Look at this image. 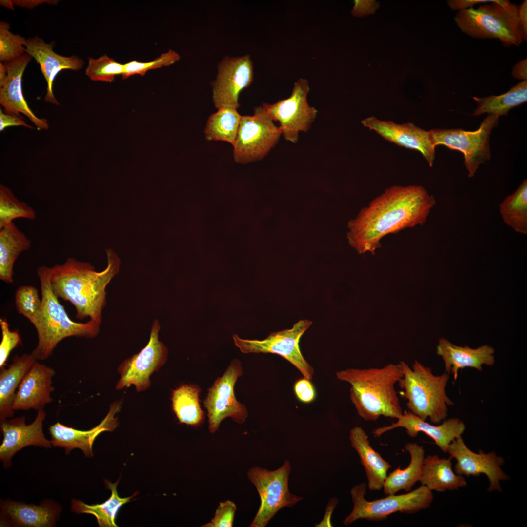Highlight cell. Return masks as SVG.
<instances>
[{"mask_svg":"<svg viewBox=\"0 0 527 527\" xmlns=\"http://www.w3.org/2000/svg\"><path fill=\"white\" fill-rule=\"evenodd\" d=\"M447 453L450 458L457 461L454 467L456 474L467 477L486 475L489 482V492H502L500 481L510 479L501 468L505 463L503 457L494 451L488 453L481 449L478 453L472 451L466 445L462 436L451 443Z\"/></svg>","mask_w":527,"mask_h":527,"instance_id":"cell-15","label":"cell"},{"mask_svg":"<svg viewBox=\"0 0 527 527\" xmlns=\"http://www.w3.org/2000/svg\"><path fill=\"white\" fill-rule=\"evenodd\" d=\"M309 91L308 81L300 79L295 83L288 98L261 106L273 121L279 122L284 138L293 143L298 141L299 132L309 130L317 116V110L310 106L307 101Z\"/></svg>","mask_w":527,"mask_h":527,"instance_id":"cell-12","label":"cell"},{"mask_svg":"<svg viewBox=\"0 0 527 527\" xmlns=\"http://www.w3.org/2000/svg\"><path fill=\"white\" fill-rule=\"evenodd\" d=\"M400 363L403 376L398 384L409 411L423 420L429 418L433 424L440 423L447 416L448 406L454 405L446 393L449 374L435 375L416 360L412 368L405 362Z\"/></svg>","mask_w":527,"mask_h":527,"instance_id":"cell-5","label":"cell"},{"mask_svg":"<svg viewBox=\"0 0 527 527\" xmlns=\"http://www.w3.org/2000/svg\"><path fill=\"white\" fill-rule=\"evenodd\" d=\"M54 370L37 361L21 380L15 394L13 408L14 410L37 411L43 409L53 401L51 393Z\"/></svg>","mask_w":527,"mask_h":527,"instance_id":"cell-22","label":"cell"},{"mask_svg":"<svg viewBox=\"0 0 527 527\" xmlns=\"http://www.w3.org/2000/svg\"><path fill=\"white\" fill-rule=\"evenodd\" d=\"M454 20L463 32L472 38L497 39L505 46H518L522 43L518 6L509 0L458 11Z\"/></svg>","mask_w":527,"mask_h":527,"instance_id":"cell-6","label":"cell"},{"mask_svg":"<svg viewBox=\"0 0 527 527\" xmlns=\"http://www.w3.org/2000/svg\"><path fill=\"white\" fill-rule=\"evenodd\" d=\"M16 307L18 313L30 321L39 311L41 299L38 289L31 285H21L15 293Z\"/></svg>","mask_w":527,"mask_h":527,"instance_id":"cell-40","label":"cell"},{"mask_svg":"<svg viewBox=\"0 0 527 527\" xmlns=\"http://www.w3.org/2000/svg\"><path fill=\"white\" fill-rule=\"evenodd\" d=\"M12 126H22L33 128L32 126L27 124L20 116L4 113L0 108V131H2L6 128Z\"/></svg>","mask_w":527,"mask_h":527,"instance_id":"cell-44","label":"cell"},{"mask_svg":"<svg viewBox=\"0 0 527 527\" xmlns=\"http://www.w3.org/2000/svg\"><path fill=\"white\" fill-rule=\"evenodd\" d=\"M518 23L523 40L527 41V0L518 6Z\"/></svg>","mask_w":527,"mask_h":527,"instance_id":"cell-47","label":"cell"},{"mask_svg":"<svg viewBox=\"0 0 527 527\" xmlns=\"http://www.w3.org/2000/svg\"><path fill=\"white\" fill-rule=\"evenodd\" d=\"M338 503V500L336 498H332L329 500L323 519L319 524L316 525V527H332L331 517L333 511Z\"/></svg>","mask_w":527,"mask_h":527,"instance_id":"cell-49","label":"cell"},{"mask_svg":"<svg viewBox=\"0 0 527 527\" xmlns=\"http://www.w3.org/2000/svg\"><path fill=\"white\" fill-rule=\"evenodd\" d=\"M199 387L195 385H182L172 393V407L179 422L193 426L201 424L204 413L200 404Z\"/></svg>","mask_w":527,"mask_h":527,"instance_id":"cell-32","label":"cell"},{"mask_svg":"<svg viewBox=\"0 0 527 527\" xmlns=\"http://www.w3.org/2000/svg\"><path fill=\"white\" fill-rule=\"evenodd\" d=\"M45 416V412L41 409L38 411L34 421L28 425L24 417L0 421L3 438L0 446V460L5 468L11 466L13 456L24 447L29 446L51 447V440L46 438L43 432Z\"/></svg>","mask_w":527,"mask_h":527,"instance_id":"cell-17","label":"cell"},{"mask_svg":"<svg viewBox=\"0 0 527 527\" xmlns=\"http://www.w3.org/2000/svg\"><path fill=\"white\" fill-rule=\"evenodd\" d=\"M10 28L9 23L3 21L0 22V62L13 61L26 53V39L19 34L11 32Z\"/></svg>","mask_w":527,"mask_h":527,"instance_id":"cell-38","label":"cell"},{"mask_svg":"<svg viewBox=\"0 0 527 527\" xmlns=\"http://www.w3.org/2000/svg\"><path fill=\"white\" fill-rule=\"evenodd\" d=\"M499 210L503 221L516 232L527 234V180L500 203Z\"/></svg>","mask_w":527,"mask_h":527,"instance_id":"cell-35","label":"cell"},{"mask_svg":"<svg viewBox=\"0 0 527 527\" xmlns=\"http://www.w3.org/2000/svg\"><path fill=\"white\" fill-rule=\"evenodd\" d=\"M237 509L235 504L230 500L220 503L214 516L202 527H232Z\"/></svg>","mask_w":527,"mask_h":527,"instance_id":"cell-42","label":"cell"},{"mask_svg":"<svg viewBox=\"0 0 527 527\" xmlns=\"http://www.w3.org/2000/svg\"><path fill=\"white\" fill-rule=\"evenodd\" d=\"M498 117L488 115L475 131L462 129H434L429 130L435 147L439 145L461 152L464 157V163L468 171V177L474 176L481 164L489 160L490 136L498 124Z\"/></svg>","mask_w":527,"mask_h":527,"instance_id":"cell-9","label":"cell"},{"mask_svg":"<svg viewBox=\"0 0 527 527\" xmlns=\"http://www.w3.org/2000/svg\"><path fill=\"white\" fill-rule=\"evenodd\" d=\"M31 57L26 53L13 61L4 63L7 78L0 87V103L4 108L5 113L19 116L20 113H22L39 130H47L49 127L47 121L34 114L28 106L22 92V76Z\"/></svg>","mask_w":527,"mask_h":527,"instance_id":"cell-21","label":"cell"},{"mask_svg":"<svg viewBox=\"0 0 527 527\" xmlns=\"http://www.w3.org/2000/svg\"><path fill=\"white\" fill-rule=\"evenodd\" d=\"M355 5L351 12L353 15L362 16L372 13L376 8V2L373 0H355Z\"/></svg>","mask_w":527,"mask_h":527,"instance_id":"cell-46","label":"cell"},{"mask_svg":"<svg viewBox=\"0 0 527 527\" xmlns=\"http://www.w3.org/2000/svg\"><path fill=\"white\" fill-rule=\"evenodd\" d=\"M405 448L410 454V463L405 468L401 469L399 466L387 475L383 487L386 495L396 494L402 490L409 492L421 479L425 458L423 447L416 443H408Z\"/></svg>","mask_w":527,"mask_h":527,"instance_id":"cell-30","label":"cell"},{"mask_svg":"<svg viewBox=\"0 0 527 527\" xmlns=\"http://www.w3.org/2000/svg\"><path fill=\"white\" fill-rule=\"evenodd\" d=\"M435 203L421 186L390 187L349 222V243L360 254H374L384 236L423 224Z\"/></svg>","mask_w":527,"mask_h":527,"instance_id":"cell-1","label":"cell"},{"mask_svg":"<svg viewBox=\"0 0 527 527\" xmlns=\"http://www.w3.org/2000/svg\"><path fill=\"white\" fill-rule=\"evenodd\" d=\"M451 458H440L436 454L425 457L419 482L432 491L443 492L457 490L467 486L463 476L452 469Z\"/></svg>","mask_w":527,"mask_h":527,"instance_id":"cell-27","label":"cell"},{"mask_svg":"<svg viewBox=\"0 0 527 527\" xmlns=\"http://www.w3.org/2000/svg\"><path fill=\"white\" fill-rule=\"evenodd\" d=\"M282 134L261 106L255 108L252 116H242L233 145L235 161L246 163L262 159L277 144Z\"/></svg>","mask_w":527,"mask_h":527,"instance_id":"cell-11","label":"cell"},{"mask_svg":"<svg viewBox=\"0 0 527 527\" xmlns=\"http://www.w3.org/2000/svg\"><path fill=\"white\" fill-rule=\"evenodd\" d=\"M14 4L30 9L43 3L50 5H56L60 0H13Z\"/></svg>","mask_w":527,"mask_h":527,"instance_id":"cell-48","label":"cell"},{"mask_svg":"<svg viewBox=\"0 0 527 527\" xmlns=\"http://www.w3.org/2000/svg\"><path fill=\"white\" fill-rule=\"evenodd\" d=\"M477 103L473 116L488 113L499 117L507 115L512 108L527 101V80L523 81L502 95L473 97Z\"/></svg>","mask_w":527,"mask_h":527,"instance_id":"cell-33","label":"cell"},{"mask_svg":"<svg viewBox=\"0 0 527 527\" xmlns=\"http://www.w3.org/2000/svg\"><path fill=\"white\" fill-rule=\"evenodd\" d=\"M7 78V71L4 64L0 63V87L2 86Z\"/></svg>","mask_w":527,"mask_h":527,"instance_id":"cell-51","label":"cell"},{"mask_svg":"<svg viewBox=\"0 0 527 527\" xmlns=\"http://www.w3.org/2000/svg\"><path fill=\"white\" fill-rule=\"evenodd\" d=\"M107 264L97 272L89 263L68 257L61 264L51 267L53 291L59 298L75 307L76 317L90 320L101 325L102 312L106 305V287L119 272L121 261L111 249H106Z\"/></svg>","mask_w":527,"mask_h":527,"instance_id":"cell-2","label":"cell"},{"mask_svg":"<svg viewBox=\"0 0 527 527\" xmlns=\"http://www.w3.org/2000/svg\"><path fill=\"white\" fill-rule=\"evenodd\" d=\"M367 485L361 483L350 490L353 507L343 521L348 526L358 519L381 521L396 512L414 514L430 507L434 497L431 490L421 485L417 489L401 495H388L374 501L365 498Z\"/></svg>","mask_w":527,"mask_h":527,"instance_id":"cell-7","label":"cell"},{"mask_svg":"<svg viewBox=\"0 0 527 527\" xmlns=\"http://www.w3.org/2000/svg\"><path fill=\"white\" fill-rule=\"evenodd\" d=\"M160 328L158 320H154L148 344L139 352L120 365L118 371L120 378L116 389L133 385L137 392H141L150 387L151 375L165 364L168 356L167 347L159 339Z\"/></svg>","mask_w":527,"mask_h":527,"instance_id":"cell-13","label":"cell"},{"mask_svg":"<svg viewBox=\"0 0 527 527\" xmlns=\"http://www.w3.org/2000/svg\"><path fill=\"white\" fill-rule=\"evenodd\" d=\"M88 63L85 74L92 81L112 82L115 77L122 75L124 64L117 62L107 55L95 59L88 58Z\"/></svg>","mask_w":527,"mask_h":527,"instance_id":"cell-37","label":"cell"},{"mask_svg":"<svg viewBox=\"0 0 527 527\" xmlns=\"http://www.w3.org/2000/svg\"><path fill=\"white\" fill-rule=\"evenodd\" d=\"M361 123L390 142L419 151L429 166H432L435 147L429 131L425 130L412 122L398 124L391 121L379 120L374 116L363 119Z\"/></svg>","mask_w":527,"mask_h":527,"instance_id":"cell-18","label":"cell"},{"mask_svg":"<svg viewBox=\"0 0 527 527\" xmlns=\"http://www.w3.org/2000/svg\"><path fill=\"white\" fill-rule=\"evenodd\" d=\"M500 0H449L447 1L453 10H461L473 7L479 3L497 2Z\"/></svg>","mask_w":527,"mask_h":527,"instance_id":"cell-45","label":"cell"},{"mask_svg":"<svg viewBox=\"0 0 527 527\" xmlns=\"http://www.w3.org/2000/svg\"><path fill=\"white\" fill-rule=\"evenodd\" d=\"M180 59V56L178 53L170 49L151 61L142 62L133 60L124 64V71L122 76V79H124L134 75L144 76L150 70L171 65Z\"/></svg>","mask_w":527,"mask_h":527,"instance_id":"cell-39","label":"cell"},{"mask_svg":"<svg viewBox=\"0 0 527 527\" xmlns=\"http://www.w3.org/2000/svg\"><path fill=\"white\" fill-rule=\"evenodd\" d=\"M51 267L41 265L37 269L41 292L40 308L30 321L35 327L38 342L31 354L36 360L48 358L63 339L70 337L92 338L100 331V325L89 320L86 323L71 320L52 290Z\"/></svg>","mask_w":527,"mask_h":527,"instance_id":"cell-4","label":"cell"},{"mask_svg":"<svg viewBox=\"0 0 527 527\" xmlns=\"http://www.w3.org/2000/svg\"><path fill=\"white\" fill-rule=\"evenodd\" d=\"M242 116L237 109L221 107L208 118L204 130L209 141H222L234 145Z\"/></svg>","mask_w":527,"mask_h":527,"instance_id":"cell-34","label":"cell"},{"mask_svg":"<svg viewBox=\"0 0 527 527\" xmlns=\"http://www.w3.org/2000/svg\"><path fill=\"white\" fill-rule=\"evenodd\" d=\"M0 326L2 334L0 344V368H1L6 365L11 352L21 344V340L18 331H11L9 329L5 318H0Z\"/></svg>","mask_w":527,"mask_h":527,"instance_id":"cell-41","label":"cell"},{"mask_svg":"<svg viewBox=\"0 0 527 527\" xmlns=\"http://www.w3.org/2000/svg\"><path fill=\"white\" fill-rule=\"evenodd\" d=\"M120 408L119 403L112 404L102 421L88 430H78L58 422L56 423L49 428L52 446L64 448L66 454L75 448H79L86 457H92L93 443L98 436L104 431H113L117 426L116 414Z\"/></svg>","mask_w":527,"mask_h":527,"instance_id":"cell-20","label":"cell"},{"mask_svg":"<svg viewBox=\"0 0 527 527\" xmlns=\"http://www.w3.org/2000/svg\"><path fill=\"white\" fill-rule=\"evenodd\" d=\"M349 440L365 469L369 490H380L391 466L372 448L366 433L362 427L355 426L351 429Z\"/></svg>","mask_w":527,"mask_h":527,"instance_id":"cell-26","label":"cell"},{"mask_svg":"<svg viewBox=\"0 0 527 527\" xmlns=\"http://www.w3.org/2000/svg\"><path fill=\"white\" fill-rule=\"evenodd\" d=\"M336 375L351 385L350 400L364 420L374 421L381 416L398 419L402 414L395 388L403 376L400 362L380 368H346Z\"/></svg>","mask_w":527,"mask_h":527,"instance_id":"cell-3","label":"cell"},{"mask_svg":"<svg viewBox=\"0 0 527 527\" xmlns=\"http://www.w3.org/2000/svg\"><path fill=\"white\" fill-rule=\"evenodd\" d=\"M25 52L34 58L40 65L42 73L47 82V92L44 101L53 104L59 105L54 97L53 82L58 74L64 69L78 70L84 65L83 60L78 56L66 57L53 51L51 44L36 36L26 39Z\"/></svg>","mask_w":527,"mask_h":527,"instance_id":"cell-24","label":"cell"},{"mask_svg":"<svg viewBox=\"0 0 527 527\" xmlns=\"http://www.w3.org/2000/svg\"><path fill=\"white\" fill-rule=\"evenodd\" d=\"M120 479L116 483L104 479L106 487L111 490L110 497L102 503L93 505L87 504L82 501L73 499L71 502L72 511L76 513H86L93 515L97 519L100 527H117L116 519L118 511L122 506L131 501L137 495V492L132 496L120 497L117 490Z\"/></svg>","mask_w":527,"mask_h":527,"instance_id":"cell-31","label":"cell"},{"mask_svg":"<svg viewBox=\"0 0 527 527\" xmlns=\"http://www.w3.org/2000/svg\"><path fill=\"white\" fill-rule=\"evenodd\" d=\"M0 4L10 10H14V3L11 0H0Z\"/></svg>","mask_w":527,"mask_h":527,"instance_id":"cell-52","label":"cell"},{"mask_svg":"<svg viewBox=\"0 0 527 527\" xmlns=\"http://www.w3.org/2000/svg\"><path fill=\"white\" fill-rule=\"evenodd\" d=\"M291 469L289 460L275 470H269L259 466L249 469L247 475L255 486L261 499L259 509L250 527H264L280 509L291 507L304 499L292 494L288 487V480Z\"/></svg>","mask_w":527,"mask_h":527,"instance_id":"cell-8","label":"cell"},{"mask_svg":"<svg viewBox=\"0 0 527 527\" xmlns=\"http://www.w3.org/2000/svg\"><path fill=\"white\" fill-rule=\"evenodd\" d=\"M218 74L213 83V100L215 107L237 109L240 92L253 80V64L250 57H225L219 64Z\"/></svg>","mask_w":527,"mask_h":527,"instance_id":"cell-16","label":"cell"},{"mask_svg":"<svg viewBox=\"0 0 527 527\" xmlns=\"http://www.w3.org/2000/svg\"><path fill=\"white\" fill-rule=\"evenodd\" d=\"M293 390L297 399L303 403H311L316 399L315 387L311 380L304 377L295 382Z\"/></svg>","mask_w":527,"mask_h":527,"instance_id":"cell-43","label":"cell"},{"mask_svg":"<svg viewBox=\"0 0 527 527\" xmlns=\"http://www.w3.org/2000/svg\"><path fill=\"white\" fill-rule=\"evenodd\" d=\"M242 374L241 362L234 359L223 376L218 378L208 389L204 405L207 410L210 432H216L221 422L227 417H231L239 424L245 421L248 416L247 409L237 400L234 390L236 382Z\"/></svg>","mask_w":527,"mask_h":527,"instance_id":"cell-14","label":"cell"},{"mask_svg":"<svg viewBox=\"0 0 527 527\" xmlns=\"http://www.w3.org/2000/svg\"><path fill=\"white\" fill-rule=\"evenodd\" d=\"M37 361L32 354L15 356L7 368H0V420L13 416V402L17 389L28 371Z\"/></svg>","mask_w":527,"mask_h":527,"instance_id":"cell-28","label":"cell"},{"mask_svg":"<svg viewBox=\"0 0 527 527\" xmlns=\"http://www.w3.org/2000/svg\"><path fill=\"white\" fill-rule=\"evenodd\" d=\"M395 423L390 425L378 427L373 431L375 437H380L385 433L393 429L404 428L411 437L423 432L431 438L444 453H447L449 446L455 439L461 437L466 426L464 422L457 418L445 419L439 425L430 424L409 411L403 412Z\"/></svg>","mask_w":527,"mask_h":527,"instance_id":"cell-19","label":"cell"},{"mask_svg":"<svg viewBox=\"0 0 527 527\" xmlns=\"http://www.w3.org/2000/svg\"><path fill=\"white\" fill-rule=\"evenodd\" d=\"M494 352V349L487 345L473 349L467 346L456 345L443 337L439 338L436 350L444 362L446 372L452 373L455 381L460 369L471 367L482 371L484 365H493Z\"/></svg>","mask_w":527,"mask_h":527,"instance_id":"cell-25","label":"cell"},{"mask_svg":"<svg viewBox=\"0 0 527 527\" xmlns=\"http://www.w3.org/2000/svg\"><path fill=\"white\" fill-rule=\"evenodd\" d=\"M34 209L26 203L20 201L8 187L0 185V229L18 218L34 220Z\"/></svg>","mask_w":527,"mask_h":527,"instance_id":"cell-36","label":"cell"},{"mask_svg":"<svg viewBox=\"0 0 527 527\" xmlns=\"http://www.w3.org/2000/svg\"><path fill=\"white\" fill-rule=\"evenodd\" d=\"M513 77L519 80H527V58L519 61L512 68Z\"/></svg>","mask_w":527,"mask_h":527,"instance_id":"cell-50","label":"cell"},{"mask_svg":"<svg viewBox=\"0 0 527 527\" xmlns=\"http://www.w3.org/2000/svg\"><path fill=\"white\" fill-rule=\"evenodd\" d=\"M31 240L13 222L0 229V279L14 282V265L19 255L29 249Z\"/></svg>","mask_w":527,"mask_h":527,"instance_id":"cell-29","label":"cell"},{"mask_svg":"<svg viewBox=\"0 0 527 527\" xmlns=\"http://www.w3.org/2000/svg\"><path fill=\"white\" fill-rule=\"evenodd\" d=\"M0 526L50 527L56 525L61 507L50 500L39 505L11 500L0 503Z\"/></svg>","mask_w":527,"mask_h":527,"instance_id":"cell-23","label":"cell"},{"mask_svg":"<svg viewBox=\"0 0 527 527\" xmlns=\"http://www.w3.org/2000/svg\"><path fill=\"white\" fill-rule=\"evenodd\" d=\"M312 323L308 320H300L291 328L272 332L262 340L244 339L236 334L233 339L235 345L242 352L277 354L293 365L304 377L311 380L314 369L302 354L299 341Z\"/></svg>","mask_w":527,"mask_h":527,"instance_id":"cell-10","label":"cell"}]
</instances>
